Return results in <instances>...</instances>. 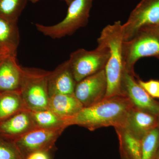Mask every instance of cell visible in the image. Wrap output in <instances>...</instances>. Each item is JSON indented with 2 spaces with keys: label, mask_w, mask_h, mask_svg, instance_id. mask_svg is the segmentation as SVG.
Instances as JSON below:
<instances>
[{
  "label": "cell",
  "mask_w": 159,
  "mask_h": 159,
  "mask_svg": "<svg viewBox=\"0 0 159 159\" xmlns=\"http://www.w3.org/2000/svg\"><path fill=\"white\" fill-rule=\"evenodd\" d=\"M9 55H6V54H0V62L6 56Z\"/></svg>",
  "instance_id": "484cf974"
},
{
  "label": "cell",
  "mask_w": 159,
  "mask_h": 159,
  "mask_svg": "<svg viewBox=\"0 0 159 159\" xmlns=\"http://www.w3.org/2000/svg\"><path fill=\"white\" fill-rule=\"evenodd\" d=\"M24 110H28L23 102L19 91L0 93V122Z\"/></svg>",
  "instance_id": "ac0fdd59"
},
{
  "label": "cell",
  "mask_w": 159,
  "mask_h": 159,
  "mask_svg": "<svg viewBox=\"0 0 159 159\" xmlns=\"http://www.w3.org/2000/svg\"><path fill=\"white\" fill-rule=\"evenodd\" d=\"M20 93L27 110L31 111L48 109V78L50 71L22 67Z\"/></svg>",
  "instance_id": "277c9868"
},
{
  "label": "cell",
  "mask_w": 159,
  "mask_h": 159,
  "mask_svg": "<svg viewBox=\"0 0 159 159\" xmlns=\"http://www.w3.org/2000/svg\"><path fill=\"white\" fill-rule=\"evenodd\" d=\"M38 128L30 111H21L0 122V137L15 142L25 134Z\"/></svg>",
  "instance_id": "8fae6325"
},
{
  "label": "cell",
  "mask_w": 159,
  "mask_h": 159,
  "mask_svg": "<svg viewBox=\"0 0 159 159\" xmlns=\"http://www.w3.org/2000/svg\"><path fill=\"white\" fill-rule=\"evenodd\" d=\"M31 112L38 128L66 129L70 125L67 121L61 119L49 109Z\"/></svg>",
  "instance_id": "d6986e66"
},
{
  "label": "cell",
  "mask_w": 159,
  "mask_h": 159,
  "mask_svg": "<svg viewBox=\"0 0 159 159\" xmlns=\"http://www.w3.org/2000/svg\"><path fill=\"white\" fill-rule=\"evenodd\" d=\"M25 159H51V151L35 152L27 156Z\"/></svg>",
  "instance_id": "cb8c5ba5"
},
{
  "label": "cell",
  "mask_w": 159,
  "mask_h": 159,
  "mask_svg": "<svg viewBox=\"0 0 159 159\" xmlns=\"http://www.w3.org/2000/svg\"><path fill=\"white\" fill-rule=\"evenodd\" d=\"M158 119L159 126V114L158 116Z\"/></svg>",
  "instance_id": "83f0119b"
},
{
  "label": "cell",
  "mask_w": 159,
  "mask_h": 159,
  "mask_svg": "<svg viewBox=\"0 0 159 159\" xmlns=\"http://www.w3.org/2000/svg\"><path fill=\"white\" fill-rule=\"evenodd\" d=\"M116 129L119 137L121 159H142L141 140L124 128Z\"/></svg>",
  "instance_id": "e0dca14e"
},
{
  "label": "cell",
  "mask_w": 159,
  "mask_h": 159,
  "mask_svg": "<svg viewBox=\"0 0 159 159\" xmlns=\"http://www.w3.org/2000/svg\"><path fill=\"white\" fill-rule=\"evenodd\" d=\"M134 107L124 96L105 98L88 107H83L73 121V125L91 131L107 126L122 127L129 113Z\"/></svg>",
  "instance_id": "6da1fadb"
},
{
  "label": "cell",
  "mask_w": 159,
  "mask_h": 159,
  "mask_svg": "<svg viewBox=\"0 0 159 159\" xmlns=\"http://www.w3.org/2000/svg\"><path fill=\"white\" fill-rule=\"evenodd\" d=\"M77 83L69 60L66 61L49 74L48 90L50 98L59 94H74Z\"/></svg>",
  "instance_id": "7c38bea8"
},
{
  "label": "cell",
  "mask_w": 159,
  "mask_h": 159,
  "mask_svg": "<svg viewBox=\"0 0 159 159\" xmlns=\"http://www.w3.org/2000/svg\"><path fill=\"white\" fill-rule=\"evenodd\" d=\"M156 159H159V158H156Z\"/></svg>",
  "instance_id": "f1b7e54d"
},
{
  "label": "cell",
  "mask_w": 159,
  "mask_h": 159,
  "mask_svg": "<svg viewBox=\"0 0 159 159\" xmlns=\"http://www.w3.org/2000/svg\"><path fill=\"white\" fill-rule=\"evenodd\" d=\"M157 158H159V150L158 152L157 155Z\"/></svg>",
  "instance_id": "4316f807"
},
{
  "label": "cell",
  "mask_w": 159,
  "mask_h": 159,
  "mask_svg": "<svg viewBox=\"0 0 159 159\" xmlns=\"http://www.w3.org/2000/svg\"><path fill=\"white\" fill-rule=\"evenodd\" d=\"M142 159H156L159 150V126L141 139Z\"/></svg>",
  "instance_id": "44dd1931"
},
{
  "label": "cell",
  "mask_w": 159,
  "mask_h": 159,
  "mask_svg": "<svg viewBox=\"0 0 159 159\" xmlns=\"http://www.w3.org/2000/svg\"><path fill=\"white\" fill-rule=\"evenodd\" d=\"M135 76L125 69L121 84L122 95L127 97L135 108L158 116L159 102L142 88Z\"/></svg>",
  "instance_id": "30bf717a"
},
{
  "label": "cell",
  "mask_w": 159,
  "mask_h": 159,
  "mask_svg": "<svg viewBox=\"0 0 159 159\" xmlns=\"http://www.w3.org/2000/svg\"><path fill=\"white\" fill-rule=\"evenodd\" d=\"M20 41L17 22L0 17V54L17 55Z\"/></svg>",
  "instance_id": "2e32d148"
},
{
  "label": "cell",
  "mask_w": 159,
  "mask_h": 159,
  "mask_svg": "<svg viewBox=\"0 0 159 159\" xmlns=\"http://www.w3.org/2000/svg\"><path fill=\"white\" fill-rule=\"evenodd\" d=\"M107 84L105 69L77 82L74 95L84 107L98 103L105 98Z\"/></svg>",
  "instance_id": "9c48e42d"
},
{
  "label": "cell",
  "mask_w": 159,
  "mask_h": 159,
  "mask_svg": "<svg viewBox=\"0 0 159 159\" xmlns=\"http://www.w3.org/2000/svg\"><path fill=\"white\" fill-rule=\"evenodd\" d=\"M0 159H25L15 142L0 137Z\"/></svg>",
  "instance_id": "7402d4cb"
},
{
  "label": "cell",
  "mask_w": 159,
  "mask_h": 159,
  "mask_svg": "<svg viewBox=\"0 0 159 159\" xmlns=\"http://www.w3.org/2000/svg\"><path fill=\"white\" fill-rule=\"evenodd\" d=\"M29 0H0V17L17 22Z\"/></svg>",
  "instance_id": "ffe728a7"
},
{
  "label": "cell",
  "mask_w": 159,
  "mask_h": 159,
  "mask_svg": "<svg viewBox=\"0 0 159 159\" xmlns=\"http://www.w3.org/2000/svg\"><path fill=\"white\" fill-rule=\"evenodd\" d=\"M124 67L135 74L136 63L141 58L154 57L159 60V26H146L138 30L123 45Z\"/></svg>",
  "instance_id": "3957f363"
},
{
  "label": "cell",
  "mask_w": 159,
  "mask_h": 159,
  "mask_svg": "<svg viewBox=\"0 0 159 159\" xmlns=\"http://www.w3.org/2000/svg\"><path fill=\"white\" fill-rule=\"evenodd\" d=\"M122 25L120 21H117L106 26L97 39L104 43L109 51V56L105 68L107 84L105 98L122 95L121 84L125 70Z\"/></svg>",
  "instance_id": "7a4b0ae2"
},
{
  "label": "cell",
  "mask_w": 159,
  "mask_h": 159,
  "mask_svg": "<svg viewBox=\"0 0 159 159\" xmlns=\"http://www.w3.org/2000/svg\"><path fill=\"white\" fill-rule=\"evenodd\" d=\"M17 55H9L0 62V93L19 91L23 76L22 66Z\"/></svg>",
  "instance_id": "5bb4252c"
},
{
  "label": "cell",
  "mask_w": 159,
  "mask_h": 159,
  "mask_svg": "<svg viewBox=\"0 0 159 159\" xmlns=\"http://www.w3.org/2000/svg\"><path fill=\"white\" fill-rule=\"evenodd\" d=\"M94 0H73L68 6L62 20L53 25L35 24L38 31L52 39H58L74 34L89 22L90 11Z\"/></svg>",
  "instance_id": "5b68a950"
},
{
  "label": "cell",
  "mask_w": 159,
  "mask_h": 159,
  "mask_svg": "<svg viewBox=\"0 0 159 159\" xmlns=\"http://www.w3.org/2000/svg\"><path fill=\"white\" fill-rule=\"evenodd\" d=\"M65 128L34 129L20 138L15 143L24 159L29 154L40 151H51Z\"/></svg>",
  "instance_id": "ba28073f"
},
{
  "label": "cell",
  "mask_w": 159,
  "mask_h": 159,
  "mask_svg": "<svg viewBox=\"0 0 159 159\" xmlns=\"http://www.w3.org/2000/svg\"><path fill=\"white\" fill-rule=\"evenodd\" d=\"M83 106L74 94H59L50 97L48 109L73 125V121Z\"/></svg>",
  "instance_id": "9a60e30c"
},
{
  "label": "cell",
  "mask_w": 159,
  "mask_h": 159,
  "mask_svg": "<svg viewBox=\"0 0 159 159\" xmlns=\"http://www.w3.org/2000/svg\"><path fill=\"white\" fill-rule=\"evenodd\" d=\"M98 45L91 51L79 49L71 53L69 63L76 82L105 69L109 56L107 46L97 40Z\"/></svg>",
  "instance_id": "8992f818"
},
{
  "label": "cell",
  "mask_w": 159,
  "mask_h": 159,
  "mask_svg": "<svg viewBox=\"0 0 159 159\" xmlns=\"http://www.w3.org/2000/svg\"><path fill=\"white\" fill-rule=\"evenodd\" d=\"M159 26V0H142L122 25L124 41L146 26Z\"/></svg>",
  "instance_id": "52a82bcc"
},
{
  "label": "cell",
  "mask_w": 159,
  "mask_h": 159,
  "mask_svg": "<svg viewBox=\"0 0 159 159\" xmlns=\"http://www.w3.org/2000/svg\"><path fill=\"white\" fill-rule=\"evenodd\" d=\"M140 86L152 98H159V81L151 80L144 81L139 80L138 81Z\"/></svg>",
  "instance_id": "603a6c76"
},
{
  "label": "cell",
  "mask_w": 159,
  "mask_h": 159,
  "mask_svg": "<svg viewBox=\"0 0 159 159\" xmlns=\"http://www.w3.org/2000/svg\"><path fill=\"white\" fill-rule=\"evenodd\" d=\"M158 126L157 116L134 107L129 113L122 128L141 140L146 134Z\"/></svg>",
  "instance_id": "4fadbf2b"
},
{
  "label": "cell",
  "mask_w": 159,
  "mask_h": 159,
  "mask_svg": "<svg viewBox=\"0 0 159 159\" xmlns=\"http://www.w3.org/2000/svg\"><path fill=\"white\" fill-rule=\"evenodd\" d=\"M39 1H40V0H29V2L33 3L37 2H39ZM61 1H63L68 6H69L73 0H61Z\"/></svg>",
  "instance_id": "d4e9b609"
}]
</instances>
